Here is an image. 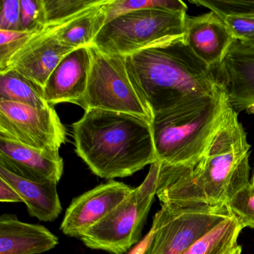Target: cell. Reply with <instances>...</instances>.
Masks as SVG:
<instances>
[{
    "label": "cell",
    "instance_id": "cell-1",
    "mask_svg": "<svg viewBox=\"0 0 254 254\" xmlns=\"http://www.w3.org/2000/svg\"><path fill=\"white\" fill-rule=\"evenodd\" d=\"M251 145L230 108L203 158L194 167L160 162L156 195L162 203L227 205L250 184ZM159 162V161H158Z\"/></svg>",
    "mask_w": 254,
    "mask_h": 254
},
{
    "label": "cell",
    "instance_id": "cell-2",
    "mask_svg": "<svg viewBox=\"0 0 254 254\" xmlns=\"http://www.w3.org/2000/svg\"><path fill=\"white\" fill-rule=\"evenodd\" d=\"M126 64L135 90L152 117L223 84L220 67L203 63L184 37L126 56Z\"/></svg>",
    "mask_w": 254,
    "mask_h": 254
},
{
    "label": "cell",
    "instance_id": "cell-3",
    "mask_svg": "<svg viewBox=\"0 0 254 254\" xmlns=\"http://www.w3.org/2000/svg\"><path fill=\"white\" fill-rule=\"evenodd\" d=\"M72 129L75 152L104 179L130 176L157 162L151 122L143 117L90 109Z\"/></svg>",
    "mask_w": 254,
    "mask_h": 254
},
{
    "label": "cell",
    "instance_id": "cell-4",
    "mask_svg": "<svg viewBox=\"0 0 254 254\" xmlns=\"http://www.w3.org/2000/svg\"><path fill=\"white\" fill-rule=\"evenodd\" d=\"M224 84L153 116L157 161L193 168L203 158L231 108Z\"/></svg>",
    "mask_w": 254,
    "mask_h": 254
},
{
    "label": "cell",
    "instance_id": "cell-5",
    "mask_svg": "<svg viewBox=\"0 0 254 254\" xmlns=\"http://www.w3.org/2000/svg\"><path fill=\"white\" fill-rule=\"evenodd\" d=\"M187 17V12L154 8L130 11L107 22L92 44L108 54L130 56L184 37Z\"/></svg>",
    "mask_w": 254,
    "mask_h": 254
},
{
    "label": "cell",
    "instance_id": "cell-6",
    "mask_svg": "<svg viewBox=\"0 0 254 254\" xmlns=\"http://www.w3.org/2000/svg\"><path fill=\"white\" fill-rule=\"evenodd\" d=\"M160 162L150 166L143 182L105 218L86 230L81 239L90 249L124 254L139 242L157 193Z\"/></svg>",
    "mask_w": 254,
    "mask_h": 254
},
{
    "label": "cell",
    "instance_id": "cell-7",
    "mask_svg": "<svg viewBox=\"0 0 254 254\" xmlns=\"http://www.w3.org/2000/svg\"><path fill=\"white\" fill-rule=\"evenodd\" d=\"M230 215L227 205L162 203L153 218L152 239L145 254H183Z\"/></svg>",
    "mask_w": 254,
    "mask_h": 254
},
{
    "label": "cell",
    "instance_id": "cell-8",
    "mask_svg": "<svg viewBox=\"0 0 254 254\" xmlns=\"http://www.w3.org/2000/svg\"><path fill=\"white\" fill-rule=\"evenodd\" d=\"M91 68L87 91L79 106L134 114L152 121L126 69V56L108 54L91 44Z\"/></svg>",
    "mask_w": 254,
    "mask_h": 254
},
{
    "label": "cell",
    "instance_id": "cell-9",
    "mask_svg": "<svg viewBox=\"0 0 254 254\" xmlns=\"http://www.w3.org/2000/svg\"><path fill=\"white\" fill-rule=\"evenodd\" d=\"M67 132L53 106L37 108L0 101V138L50 154H60Z\"/></svg>",
    "mask_w": 254,
    "mask_h": 254
},
{
    "label": "cell",
    "instance_id": "cell-10",
    "mask_svg": "<svg viewBox=\"0 0 254 254\" xmlns=\"http://www.w3.org/2000/svg\"><path fill=\"white\" fill-rule=\"evenodd\" d=\"M133 190L124 183L111 180L86 191L69 205L61 230L66 236L81 237L122 203Z\"/></svg>",
    "mask_w": 254,
    "mask_h": 254
},
{
    "label": "cell",
    "instance_id": "cell-11",
    "mask_svg": "<svg viewBox=\"0 0 254 254\" xmlns=\"http://www.w3.org/2000/svg\"><path fill=\"white\" fill-rule=\"evenodd\" d=\"M90 47L68 53L56 66L44 86V96L51 106L72 103L79 106L87 91L91 68Z\"/></svg>",
    "mask_w": 254,
    "mask_h": 254
},
{
    "label": "cell",
    "instance_id": "cell-12",
    "mask_svg": "<svg viewBox=\"0 0 254 254\" xmlns=\"http://www.w3.org/2000/svg\"><path fill=\"white\" fill-rule=\"evenodd\" d=\"M184 39L194 54L212 68L221 66L235 41L222 17L213 11L187 16Z\"/></svg>",
    "mask_w": 254,
    "mask_h": 254
},
{
    "label": "cell",
    "instance_id": "cell-13",
    "mask_svg": "<svg viewBox=\"0 0 254 254\" xmlns=\"http://www.w3.org/2000/svg\"><path fill=\"white\" fill-rule=\"evenodd\" d=\"M0 166L35 182L58 184L64 172L60 154H50L0 138Z\"/></svg>",
    "mask_w": 254,
    "mask_h": 254
},
{
    "label": "cell",
    "instance_id": "cell-14",
    "mask_svg": "<svg viewBox=\"0 0 254 254\" xmlns=\"http://www.w3.org/2000/svg\"><path fill=\"white\" fill-rule=\"evenodd\" d=\"M72 50L64 47L54 35L44 30L32 37L11 59L6 70L16 71L44 90L52 72Z\"/></svg>",
    "mask_w": 254,
    "mask_h": 254
},
{
    "label": "cell",
    "instance_id": "cell-15",
    "mask_svg": "<svg viewBox=\"0 0 254 254\" xmlns=\"http://www.w3.org/2000/svg\"><path fill=\"white\" fill-rule=\"evenodd\" d=\"M220 72L232 108L254 114V53L232 45Z\"/></svg>",
    "mask_w": 254,
    "mask_h": 254
},
{
    "label": "cell",
    "instance_id": "cell-16",
    "mask_svg": "<svg viewBox=\"0 0 254 254\" xmlns=\"http://www.w3.org/2000/svg\"><path fill=\"white\" fill-rule=\"evenodd\" d=\"M59 242L44 226L23 222L14 214L0 216V254H41Z\"/></svg>",
    "mask_w": 254,
    "mask_h": 254
},
{
    "label": "cell",
    "instance_id": "cell-17",
    "mask_svg": "<svg viewBox=\"0 0 254 254\" xmlns=\"http://www.w3.org/2000/svg\"><path fill=\"white\" fill-rule=\"evenodd\" d=\"M0 178L11 184L27 206L29 215L42 221H53L62 212L57 184L35 182L11 173L0 166Z\"/></svg>",
    "mask_w": 254,
    "mask_h": 254
},
{
    "label": "cell",
    "instance_id": "cell-18",
    "mask_svg": "<svg viewBox=\"0 0 254 254\" xmlns=\"http://www.w3.org/2000/svg\"><path fill=\"white\" fill-rule=\"evenodd\" d=\"M105 3L84 11L59 24L49 26L44 30L51 33L62 45L70 50L91 45L106 22Z\"/></svg>",
    "mask_w": 254,
    "mask_h": 254
},
{
    "label": "cell",
    "instance_id": "cell-19",
    "mask_svg": "<svg viewBox=\"0 0 254 254\" xmlns=\"http://www.w3.org/2000/svg\"><path fill=\"white\" fill-rule=\"evenodd\" d=\"M243 229L239 221L230 215L197 239L183 254H228L237 246L238 238Z\"/></svg>",
    "mask_w": 254,
    "mask_h": 254
},
{
    "label": "cell",
    "instance_id": "cell-20",
    "mask_svg": "<svg viewBox=\"0 0 254 254\" xmlns=\"http://www.w3.org/2000/svg\"><path fill=\"white\" fill-rule=\"evenodd\" d=\"M0 101L17 102L37 108L51 106L44 99L43 89L11 69L0 72Z\"/></svg>",
    "mask_w": 254,
    "mask_h": 254
},
{
    "label": "cell",
    "instance_id": "cell-21",
    "mask_svg": "<svg viewBox=\"0 0 254 254\" xmlns=\"http://www.w3.org/2000/svg\"><path fill=\"white\" fill-rule=\"evenodd\" d=\"M107 0H44L47 26L59 24ZM46 26V27H47Z\"/></svg>",
    "mask_w": 254,
    "mask_h": 254
},
{
    "label": "cell",
    "instance_id": "cell-22",
    "mask_svg": "<svg viewBox=\"0 0 254 254\" xmlns=\"http://www.w3.org/2000/svg\"><path fill=\"white\" fill-rule=\"evenodd\" d=\"M187 12V5L180 0H110L106 5V22L130 11L149 9Z\"/></svg>",
    "mask_w": 254,
    "mask_h": 254
},
{
    "label": "cell",
    "instance_id": "cell-23",
    "mask_svg": "<svg viewBox=\"0 0 254 254\" xmlns=\"http://www.w3.org/2000/svg\"><path fill=\"white\" fill-rule=\"evenodd\" d=\"M229 210L243 228L254 229V187L251 184L239 190L229 201Z\"/></svg>",
    "mask_w": 254,
    "mask_h": 254
},
{
    "label": "cell",
    "instance_id": "cell-24",
    "mask_svg": "<svg viewBox=\"0 0 254 254\" xmlns=\"http://www.w3.org/2000/svg\"><path fill=\"white\" fill-rule=\"evenodd\" d=\"M35 33L0 30V72L6 70L14 56L21 50Z\"/></svg>",
    "mask_w": 254,
    "mask_h": 254
},
{
    "label": "cell",
    "instance_id": "cell-25",
    "mask_svg": "<svg viewBox=\"0 0 254 254\" xmlns=\"http://www.w3.org/2000/svg\"><path fill=\"white\" fill-rule=\"evenodd\" d=\"M190 2L197 6L205 7L221 17L254 16V0H190Z\"/></svg>",
    "mask_w": 254,
    "mask_h": 254
},
{
    "label": "cell",
    "instance_id": "cell-26",
    "mask_svg": "<svg viewBox=\"0 0 254 254\" xmlns=\"http://www.w3.org/2000/svg\"><path fill=\"white\" fill-rule=\"evenodd\" d=\"M20 25L23 32L40 33L47 26L44 0H20Z\"/></svg>",
    "mask_w": 254,
    "mask_h": 254
},
{
    "label": "cell",
    "instance_id": "cell-27",
    "mask_svg": "<svg viewBox=\"0 0 254 254\" xmlns=\"http://www.w3.org/2000/svg\"><path fill=\"white\" fill-rule=\"evenodd\" d=\"M235 41H244L254 35V16L227 15L222 17Z\"/></svg>",
    "mask_w": 254,
    "mask_h": 254
},
{
    "label": "cell",
    "instance_id": "cell-28",
    "mask_svg": "<svg viewBox=\"0 0 254 254\" xmlns=\"http://www.w3.org/2000/svg\"><path fill=\"white\" fill-rule=\"evenodd\" d=\"M0 30L22 31L20 25V0H2Z\"/></svg>",
    "mask_w": 254,
    "mask_h": 254
},
{
    "label": "cell",
    "instance_id": "cell-29",
    "mask_svg": "<svg viewBox=\"0 0 254 254\" xmlns=\"http://www.w3.org/2000/svg\"><path fill=\"white\" fill-rule=\"evenodd\" d=\"M0 201L1 202H23L21 196L17 190L8 184L7 181L0 178Z\"/></svg>",
    "mask_w": 254,
    "mask_h": 254
},
{
    "label": "cell",
    "instance_id": "cell-30",
    "mask_svg": "<svg viewBox=\"0 0 254 254\" xmlns=\"http://www.w3.org/2000/svg\"><path fill=\"white\" fill-rule=\"evenodd\" d=\"M152 236L153 229L151 227L148 234L143 238V239L141 242L137 244L136 246H135V248L129 253V254H145V251L148 248L150 242H151V239H152Z\"/></svg>",
    "mask_w": 254,
    "mask_h": 254
},
{
    "label": "cell",
    "instance_id": "cell-31",
    "mask_svg": "<svg viewBox=\"0 0 254 254\" xmlns=\"http://www.w3.org/2000/svg\"><path fill=\"white\" fill-rule=\"evenodd\" d=\"M233 45L240 50L254 53V35L244 41H235Z\"/></svg>",
    "mask_w": 254,
    "mask_h": 254
},
{
    "label": "cell",
    "instance_id": "cell-32",
    "mask_svg": "<svg viewBox=\"0 0 254 254\" xmlns=\"http://www.w3.org/2000/svg\"><path fill=\"white\" fill-rule=\"evenodd\" d=\"M242 247L238 245L232 251L231 254H242Z\"/></svg>",
    "mask_w": 254,
    "mask_h": 254
},
{
    "label": "cell",
    "instance_id": "cell-33",
    "mask_svg": "<svg viewBox=\"0 0 254 254\" xmlns=\"http://www.w3.org/2000/svg\"><path fill=\"white\" fill-rule=\"evenodd\" d=\"M250 184L254 187V174H253L252 178H251V180L250 181Z\"/></svg>",
    "mask_w": 254,
    "mask_h": 254
},
{
    "label": "cell",
    "instance_id": "cell-34",
    "mask_svg": "<svg viewBox=\"0 0 254 254\" xmlns=\"http://www.w3.org/2000/svg\"><path fill=\"white\" fill-rule=\"evenodd\" d=\"M235 248H236V247H235ZM232 251H231V252L229 253V254H231Z\"/></svg>",
    "mask_w": 254,
    "mask_h": 254
}]
</instances>
